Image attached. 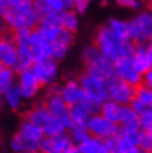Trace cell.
Returning <instances> with one entry per match:
<instances>
[{"instance_id": "obj_52", "label": "cell", "mask_w": 152, "mask_h": 153, "mask_svg": "<svg viewBox=\"0 0 152 153\" xmlns=\"http://www.w3.org/2000/svg\"><path fill=\"white\" fill-rule=\"evenodd\" d=\"M110 153H112V152H110Z\"/></svg>"}, {"instance_id": "obj_2", "label": "cell", "mask_w": 152, "mask_h": 153, "mask_svg": "<svg viewBox=\"0 0 152 153\" xmlns=\"http://www.w3.org/2000/svg\"><path fill=\"white\" fill-rule=\"evenodd\" d=\"M27 120L31 121L32 124L38 125L43 131L45 137H55V135L66 132V125L49 113L45 105L34 106L27 113Z\"/></svg>"}, {"instance_id": "obj_31", "label": "cell", "mask_w": 152, "mask_h": 153, "mask_svg": "<svg viewBox=\"0 0 152 153\" xmlns=\"http://www.w3.org/2000/svg\"><path fill=\"white\" fill-rule=\"evenodd\" d=\"M16 85V73L14 68L10 67H0V93L3 95L7 89Z\"/></svg>"}, {"instance_id": "obj_38", "label": "cell", "mask_w": 152, "mask_h": 153, "mask_svg": "<svg viewBox=\"0 0 152 153\" xmlns=\"http://www.w3.org/2000/svg\"><path fill=\"white\" fill-rule=\"evenodd\" d=\"M128 106H130V107H131V109L134 110V111H136L138 116H141V114L144 113V111H147V110L149 109V107H147V106L142 105L141 102H138L137 99H133V100L130 102V105H128Z\"/></svg>"}, {"instance_id": "obj_1", "label": "cell", "mask_w": 152, "mask_h": 153, "mask_svg": "<svg viewBox=\"0 0 152 153\" xmlns=\"http://www.w3.org/2000/svg\"><path fill=\"white\" fill-rule=\"evenodd\" d=\"M95 46L100 54L112 63L120 60L123 57L131 56L134 50L133 40L117 38L115 33L110 32L108 27H102L96 32Z\"/></svg>"}, {"instance_id": "obj_20", "label": "cell", "mask_w": 152, "mask_h": 153, "mask_svg": "<svg viewBox=\"0 0 152 153\" xmlns=\"http://www.w3.org/2000/svg\"><path fill=\"white\" fill-rule=\"evenodd\" d=\"M34 6L39 18L45 16H59L66 10L61 0H34Z\"/></svg>"}, {"instance_id": "obj_37", "label": "cell", "mask_w": 152, "mask_h": 153, "mask_svg": "<svg viewBox=\"0 0 152 153\" xmlns=\"http://www.w3.org/2000/svg\"><path fill=\"white\" fill-rule=\"evenodd\" d=\"M117 4L124 8H130V10H137L141 7V0H116Z\"/></svg>"}, {"instance_id": "obj_29", "label": "cell", "mask_w": 152, "mask_h": 153, "mask_svg": "<svg viewBox=\"0 0 152 153\" xmlns=\"http://www.w3.org/2000/svg\"><path fill=\"white\" fill-rule=\"evenodd\" d=\"M59 24L63 29L74 33L78 29V17L74 10H64L59 14Z\"/></svg>"}, {"instance_id": "obj_35", "label": "cell", "mask_w": 152, "mask_h": 153, "mask_svg": "<svg viewBox=\"0 0 152 153\" xmlns=\"http://www.w3.org/2000/svg\"><path fill=\"white\" fill-rule=\"evenodd\" d=\"M138 146L142 152H149L152 150V138L149 132L147 131H141L140 129V137H138Z\"/></svg>"}, {"instance_id": "obj_36", "label": "cell", "mask_w": 152, "mask_h": 153, "mask_svg": "<svg viewBox=\"0 0 152 153\" xmlns=\"http://www.w3.org/2000/svg\"><path fill=\"white\" fill-rule=\"evenodd\" d=\"M140 129L141 131H152V107L140 116Z\"/></svg>"}, {"instance_id": "obj_50", "label": "cell", "mask_w": 152, "mask_h": 153, "mask_svg": "<svg viewBox=\"0 0 152 153\" xmlns=\"http://www.w3.org/2000/svg\"><path fill=\"white\" fill-rule=\"evenodd\" d=\"M145 153H152V150H149V152H145Z\"/></svg>"}, {"instance_id": "obj_44", "label": "cell", "mask_w": 152, "mask_h": 153, "mask_svg": "<svg viewBox=\"0 0 152 153\" xmlns=\"http://www.w3.org/2000/svg\"><path fill=\"white\" fill-rule=\"evenodd\" d=\"M4 11H6V6H4L1 1H0V17H3Z\"/></svg>"}, {"instance_id": "obj_46", "label": "cell", "mask_w": 152, "mask_h": 153, "mask_svg": "<svg viewBox=\"0 0 152 153\" xmlns=\"http://www.w3.org/2000/svg\"><path fill=\"white\" fill-rule=\"evenodd\" d=\"M3 105H4V102H3V95L0 93V110H1V107H3Z\"/></svg>"}, {"instance_id": "obj_27", "label": "cell", "mask_w": 152, "mask_h": 153, "mask_svg": "<svg viewBox=\"0 0 152 153\" xmlns=\"http://www.w3.org/2000/svg\"><path fill=\"white\" fill-rule=\"evenodd\" d=\"M120 125L123 129H130V131H138L140 129V116L130 107L124 106L123 117H121Z\"/></svg>"}, {"instance_id": "obj_39", "label": "cell", "mask_w": 152, "mask_h": 153, "mask_svg": "<svg viewBox=\"0 0 152 153\" xmlns=\"http://www.w3.org/2000/svg\"><path fill=\"white\" fill-rule=\"evenodd\" d=\"M141 85L152 88V68L147 70L145 73L141 74Z\"/></svg>"}, {"instance_id": "obj_32", "label": "cell", "mask_w": 152, "mask_h": 153, "mask_svg": "<svg viewBox=\"0 0 152 153\" xmlns=\"http://www.w3.org/2000/svg\"><path fill=\"white\" fill-rule=\"evenodd\" d=\"M134 99L141 102L147 107H152V88L144 86V85H138L136 86V93H134Z\"/></svg>"}, {"instance_id": "obj_10", "label": "cell", "mask_w": 152, "mask_h": 153, "mask_svg": "<svg viewBox=\"0 0 152 153\" xmlns=\"http://www.w3.org/2000/svg\"><path fill=\"white\" fill-rule=\"evenodd\" d=\"M113 70H115V76L119 79L124 81L133 86H138L141 84V73L134 65L131 56L123 57L120 60L115 61Z\"/></svg>"}, {"instance_id": "obj_8", "label": "cell", "mask_w": 152, "mask_h": 153, "mask_svg": "<svg viewBox=\"0 0 152 153\" xmlns=\"http://www.w3.org/2000/svg\"><path fill=\"white\" fill-rule=\"evenodd\" d=\"M85 127H87L91 137L99 138L102 141H106V139H110V138L116 137V134L119 132L117 124L106 120L103 116L96 114V113L89 117Z\"/></svg>"}, {"instance_id": "obj_22", "label": "cell", "mask_w": 152, "mask_h": 153, "mask_svg": "<svg viewBox=\"0 0 152 153\" xmlns=\"http://www.w3.org/2000/svg\"><path fill=\"white\" fill-rule=\"evenodd\" d=\"M99 110H100V116H103L106 120L112 121L115 124H120L121 121V117H123V110H124V106L119 105L116 102L113 100H105L102 105L99 106Z\"/></svg>"}, {"instance_id": "obj_40", "label": "cell", "mask_w": 152, "mask_h": 153, "mask_svg": "<svg viewBox=\"0 0 152 153\" xmlns=\"http://www.w3.org/2000/svg\"><path fill=\"white\" fill-rule=\"evenodd\" d=\"M73 1H74V8H76L77 11L84 13L92 0H73Z\"/></svg>"}, {"instance_id": "obj_11", "label": "cell", "mask_w": 152, "mask_h": 153, "mask_svg": "<svg viewBox=\"0 0 152 153\" xmlns=\"http://www.w3.org/2000/svg\"><path fill=\"white\" fill-rule=\"evenodd\" d=\"M31 70L40 82V85H52L56 81L57 74H59L57 61L52 57L43 59V60H35Z\"/></svg>"}, {"instance_id": "obj_48", "label": "cell", "mask_w": 152, "mask_h": 153, "mask_svg": "<svg viewBox=\"0 0 152 153\" xmlns=\"http://www.w3.org/2000/svg\"><path fill=\"white\" fill-rule=\"evenodd\" d=\"M144 1H145V3H147V4H149V6H151V7H152V0H144Z\"/></svg>"}, {"instance_id": "obj_17", "label": "cell", "mask_w": 152, "mask_h": 153, "mask_svg": "<svg viewBox=\"0 0 152 153\" xmlns=\"http://www.w3.org/2000/svg\"><path fill=\"white\" fill-rule=\"evenodd\" d=\"M59 95L68 106L78 105L84 100V92L80 86V82L76 79H68L59 89Z\"/></svg>"}, {"instance_id": "obj_34", "label": "cell", "mask_w": 152, "mask_h": 153, "mask_svg": "<svg viewBox=\"0 0 152 153\" xmlns=\"http://www.w3.org/2000/svg\"><path fill=\"white\" fill-rule=\"evenodd\" d=\"M31 33H32V29H29V28L18 29V31H14L13 39H14L17 46H27V45H29Z\"/></svg>"}, {"instance_id": "obj_7", "label": "cell", "mask_w": 152, "mask_h": 153, "mask_svg": "<svg viewBox=\"0 0 152 153\" xmlns=\"http://www.w3.org/2000/svg\"><path fill=\"white\" fill-rule=\"evenodd\" d=\"M128 38L137 43H145L152 39V11H141L128 21Z\"/></svg>"}, {"instance_id": "obj_30", "label": "cell", "mask_w": 152, "mask_h": 153, "mask_svg": "<svg viewBox=\"0 0 152 153\" xmlns=\"http://www.w3.org/2000/svg\"><path fill=\"white\" fill-rule=\"evenodd\" d=\"M106 27L117 38H120V39H130L128 38V21H123V20H119V18H110Z\"/></svg>"}, {"instance_id": "obj_26", "label": "cell", "mask_w": 152, "mask_h": 153, "mask_svg": "<svg viewBox=\"0 0 152 153\" xmlns=\"http://www.w3.org/2000/svg\"><path fill=\"white\" fill-rule=\"evenodd\" d=\"M18 132L21 134V135H24L25 138H28V139H31V141H35V142H39L43 139V131L38 127V125L32 124L31 121H28L27 118H25L22 123L20 124V128H18Z\"/></svg>"}, {"instance_id": "obj_21", "label": "cell", "mask_w": 152, "mask_h": 153, "mask_svg": "<svg viewBox=\"0 0 152 153\" xmlns=\"http://www.w3.org/2000/svg\"><path fill=\"white\" fill-rule=\"evenodd\" d=\"M131 59H133L134 65H136L137 70L141 74L151 68V59H149V54H148V49H147V46L144 43L134 45Z\"/></svg>"}, {"instance_id": "obj_12", "label": "cell", "mask_w": 152, "mask_h": 153, "mask_svg": "<svg viewBox=\"0 0 152 153\" xmlns=\"http://www.w3.org/2000/svg\"><path fill=\"white\" fill-rule=\"evenodd\" d=\"M45 107L55 118L61 121L66 128H70V106L61 99L59 93H49L45 102Z\"/></svg>"}, {"instance_id": "obj_42", "label": "cell", "mask_w": 152, "mask_h": 153, "mask_svg": "<svg viewBox=\"0 0 152 153\" xmlns=\"http://www.w3.org/2000/svg\"><path fill=\"white\" fill-rule=\"evenodd\" d=\"M6 28H7V25H6V22L3 21V17H0V35L6 31Z\"/></svg>"}, {"instance_id": "obj_43", "label": "cell", "mask_w": 152, "mask_h": 153, "mask_svg": "<svg viewBox=\"0 0 152 153\" xmlns=\"http://www.w3.org/2000/svg\"><path fill=\"white\" fill-rule=\"evenodd\" d=\"M147 49H148V54H149V59H151V68H152V39L149 40Z\"/></svg>"}, {"instance_id": "obj_23", "label": "cell", "mask_w": 152, "mask_h": 153, "mask_svg": "<svg viewBox=\"0 0 152 153\" xmlns=\"http://www.w3.org/2000/svg\"><path fill=\"white\" fill-rule=\"evenodd\" d=\"M11 149L16 153H24V152H32V150L39 149V142L31 141L28 138H25L24 135H21L20 132H17L14 137L11 138Z\"/></svg>"}, {"instance_id": "obj_51", "label": "cell", "mask_w": 152, "mask_h": 153, "mask_svg": "<svg viewBox=\"0 0 152 153\" xmlns=\"http://www.w3.org/2000/svg\"><path fill=\"white\" fill-rule=\"evenodd\" d=\"M0 67H3V65H1V63H0Z\"/></svg>"}, {"instance_id": "obj_14", "label": "cell", "mask_w": 152, "mask_h": 153, "mask_svg": "<svg viewBox=\"0 0 152 153\" xmlns=\"http://www.w3.org/2000/svg\"><path fill=\"white\" fill-rule=\"evenodd\" d=\"M73 145L74 142L71 141L70 135L63 132L55 137H43L40 141L39 150L45 153H66Z\"/></svg>"}, {"instance_id": "obj_4", "label": "cell", "mask_w": 152, "mask_h": 153, "mask_svg": "<svg viewBox=\"0 0 152 153\" xmlns=\"http://www.w3.org/2000/svg\"><path fill=\"white\" fill-rule=\"evenodd\" d=\"M38 31L50 43H61L70 48L73 43V33L63 29L59 24V16H45L38 21Z\"/></svg>"}, {"instance_id": "obj_25", "label": "cell", "mask_w": 152, "mask_h": 153, "mask_svg": "<svg viewBox=\"0 0 152 153\" xmlns=\"http://www.w3.org/2000/svg\"><path fill=\"white\" fill-rule=\"evenodd\" d=\"M34 54H32V50L29 48V45L27 46H17V64L16 68L18 71H22V70H28L32 67L34 64Z\"/></svg>"}, {"instance_id": "obj_41", "label": "cell", "mask_w": 152, "mask_h": 153, "mask_svg": "<svg viewBox=\"0 0 152 153\" xmlns=\"http://www.w3.org/2000/svg\"><path fill=\"white\" fill-rule=\"evenodd\" d=\"M61 3H63V6H64L66 10H71V8H74V1H73V0H61Z\"/></svg>"}, {"instance_id": "obj_24", "label": "cell", "mask_w": 152, "mask_h": 153, "mask_svg": "<svg viewBox=\"0 0 152 153\" xmlns=\"http://www.w3.org/2000/svg\"><path fill=\"white\" fill-rule=\"evenodd\" d=\"M78 146L81 153H109L110 150L108 149V145L106 142L99 139V138L91 137L89 135L84 142H81Z\"/></svg>"}, {"instance_id": "obj_18", "label": "cell", "mask_w": 152, "mask_h": 153, "mask_svg": "<svg viewBox=\"0 0 152 153\" xmlns=\"http://www.w3.org/2000/svg\"><path fill=\"white\" fill-rule=\"evenodd\" d=\"M0 63L4 67L16 68L17 64V45L11 36L0 38Z\"/></svg>"}, {"instance_id": "obj_3", "label": "cell", "mask_w": 152, "mask_h": 153, "mask_svg": "<svg viewBox=\"0 0 152 153\" xmlns=\"http://www.w3.org/2000/svg\"><path fill=\"white\" fill-rule=\"evenodd\" d=\"M82 60L87 64V73L92 74L95 76H99L105 81H109L115 76V70H113V63L105 59L96 49L95 45L88 46L82 52Z\"/></svg>"}, {"instance_id": "obj_49", "label": "cell", "mask_w": 152, "mask_h": 153, "mask_svg": "<svg viewBox=\"0 0 152 153\" xmlns=\"http://www.w3.org/2000/svg\"><path fill=\"white\" fill-rule=\"evenodd\" d=\"M149 135H151V138H152V131H149Z\"/></svg>"}, {"instance_id": "obj_9", "label": "cell", "mask_w": 152, "mask_h": 153, "mask_svg": "<svg viewBox=\"0 0 152 153\" xmlns=\"http://www.w3.org/2000/svg\"><path fill=\"white\" fill-rule=\"evenodd\" d=\"M136 86L113 76L108 81V99L119 103L121 106H128L134 99Z\"/></svg>"}, {"instance_id": "obj_15", "label": "cell", "mask_w": 152, "mask_h": 153, "mask_svg": "<svg viewBox=\"0 0 152 153\" xmlns=\"http://www.w3.org/2000/svg\"><path fill=\"white\" fill-rule=\"evenodd\" d=\"M17 86L20 89L21 95L24 99H32L38 95L40 89V82L32 73V70H22L18 74V81H17Z\"/></svg>"}, {"instance_id": "obj_47", "label": "cell", "mask_w": 152, "mask_h": 153, "mask_svg": "<svg viewBox=\"0 0 152 153\" xmlns=\"http://www.w3.org/2000/svg\"><path fill=\"white\" fill-rule=\"evenodd\" d=\"M24 153H45V152H42V150H32V152H24Z\"/></svg>"}, {"instance_id": "obj_19", "label": "cell", "mask_w": 152, "mask_h": 153, "mask_svg": "<svg viewBox=\"0 0 152 153\" xmlns=\"http://www.w3.org/2000/svg\"><path fill=\"white\" fill-rule=\"evenodd\" d=\"M7 8L25 17V18H28L34 25H36L39 21V16H38L35 6H34V0H11Z\"/></svg>"}, {"instance_id": "obj_28", "label": "cell", "mask_w": 152, "mask_h": 153, "mask_svg": "<svg viewBox=\"0 0 152 153\" xmlns=\"http://www.w3.org/2000/svg\"><path fill=\"white\" fill-rule=\"evenodd\" d=\"M22 100H24V97L21 95L20 89L17 85H13L10 89H7L6 92L3 93V102L4 105L10 107L11 110H18L22 105Z\"/></svg>"}, {"instance_id": "obj_5", "label": "cell", "mask_w": 152, "mask_h": 153, "mask_svg": "<svg viewBox=\"0 0 152 153\" xmlns=\"http://www.w3.org/2000/svg\"><path fill=\"white\" fill-rule=\"evenodd\" d=\"M78 82L87 100L98 106H100L105 100H108V81L89 73H84L80 76Z\"/></svg>"}, {"instance_id": "obj_6", "label": "cell", "mask_w": 152, "mask_h": 153, "mask_svg": "<svg viewBox=\"0 0 152 153\" xmlns=\"http://www.w3.org/2000/svg\"><path fill=\"white\" fill-rule=\"evenodd\" d=\"M138 131H130V129L119 128L116 137L106 139L108 149L112 153H144L138 146Z\"/></svg>"}, {"instance_id": "obj_13", "label": "cell", "mask_w": 152, "mask_h": 153, "mask_svg": "<svg viewBox=\"0 0 152 153\" xmlns=\"http://www.w3.org/2000/svg\"><path fill=\"white\" fill-rule=\"evenodd\" d=\"M99 110V106L92 103V102L87 100L84 97V100L78 103V105L70 106V127L71 125H80V127H85L88 118L95 114Z\"/></svg>"}, {"instance_id": "obj_33", "label": "cell", "mask_w": 152, "mask_h": 153, "mask_svg": "<svg viewBox=\"0 0 152 153\" xmlns=\"http://www.w3.org/2000/svg\"><path fill=\"white\" fill-rule=\"evenodd\" d=\"M70 138H71V141L77 145H80L81 142H84L87 138L89 137V132L87 127H80V125H71L70 127Z\"/></svg>"}, {"instance_id": "obj_45", "label": "cell", "mask_w": 152, "mask_h": 153, "mask_svg": "<svg viewBox=\"0 0 152 153\" xmlns=\"http://www.w3.org/2000/svg\"><path fill=\"white\" fill-rule=\"evenodd\" d=\"M0 1H1V3H3L4 6H6V8H7V6L10 4V1H11V0H0Z\"/></svg>"}, {"instance_id": "obj_16", "label": "cell", "mask_w": 152, "mask_h": 153, "mask_svg": "<svg viewBox=\"0 0 152 153\" xmlns=\"http://www.w3.org/2000/svg\"><path fill=\"white\" fill-rule=\"evenodd\" d=\"M29 48H31L35 60H43V59H49L52 56V43L38 29L32 31L31 39H29Z\"/></svg>"}]
</instances>
